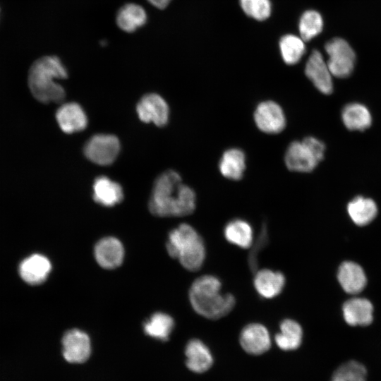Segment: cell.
Masks as SVG:
<instances>
[{
	"label": "cell",
	"instance_id": "33",
	"mask_svg": "<svg viewBox=\"0 0 381 381\" xmlns=\"http://www.w3.org/2000/svg\"><path fill=\"white\" fill-rule=\"evenodd\" d=\"M147 1L153 6L159 9H163L166 8L171 1V0H147Z\"/></svg>",
	"mask_w": 381,
	"mask_h": 381
},
{
	"label": "cell",
	"instance_id": "17",
	"mask_svg": "<svg viewBox=\"0 0 381 381\" xmlns=\"http://www.w3.org/2000/svg\"><path fill=\"white\" fill-rule=\"evenodd\" d=\"M253 284L261 297L272 298L282 292L285 285V277L280 272L263 269L255 272Z\"/></svg>",
	"mask_w": 381,
	"mask_h": 381
},
{
	"label": "cell",
	"instance_id": "13",
	"mask_svg": "<svg viewBox=\"0 0 381 381\" xmlns=\"http://www.w3.org/2000/svg\"><path fill=\"white\" fill-rule=\"evenodd\" d=\"M56 119L60 128L68 134L81 131L87 125L85 112L75 102L61 104L56 112Z\"/></svg>",
	"mask_w": 381,
	"mask_h": 381
},
{
	"label": "cell",
	"instance_id": "27",
	"mask_svg": "<svg viewBox=\"0 0 381 381\" xmlns=\"http://www.w3.org/2000/svg\"><path fill=\"white\" fill-rule=\"evenodd\" d=\"M174 326L173 318L163 313H156L144 322L143 329L147 335L166 341Z\"/></svg>",
	"mask_w": 381,
	"mask_h": 381
},
{
	"label": "cell",
	"instance_id": "30",
	"mask_svg": "<svg viewBox=\"0 0 381 381\" xmlns=\"http://www.w3.org/2000/svg\"><path fill=\"white\" fill-rule=\"evenodd\" d=\"M331 381H367V370L358 361H347L337 368Z\"/></svg>",
	"mask_w": 381,
	"mask_h": 381
},
{
	"label": "cell",
	"instance_id": "22",
	"mask_svg": "<svg viewBox=\"0 0 381 381\" xmlns=\"http://www.w3.org/2000/svg\"><path fill=\"white\" fill-rule=\"evenodd\" d=\"M219 169L222 176L229 179H241L246 169L244 152L237 148L227 150L222 155Z\"/></svg>",
	"mask_w": 381,
	"mask_h": 381
},
{
	"label": "cell",
	"instance_id": "28",
	"mask_svg": "<svg viewBox=\"0 0 381 381\" xmlns=\"http://www.w3.org/2000/svg\"><path fill=\"white\" fill-rule=\"evenodd\" d=\"M284 61L289 65L298 63L306 52L304 41L294 35H286L279 42Z\"/></svg>",
	"mask_w": 381,
	"mask_h": 381
},
{
	"label": "cell",
	"instance_id": "1",
	"mask_svg": "<svg viewBox=\"0 0 381 381\" xmlns=\"http://www.w3.org/2000/svg\"><path fill=\"white\" fill-rule=\"evenodd\" d=\"M195 193L180 175L167 170L155 179L149 200L150 212L159 217H183L195 209Z\"/></svg>",
	"mask_w": 381,
	"mask_h": 381
},
{
	"label": "cell",
	"instance_id": "20",
	"mask_svg": "<svg viewBox=\"0 0 381 381\" xmlns=\"http://www.w3.org/2000/svg\"><path fill=\"white\" fill-rule=\"evenodd\" d=\"M186 363L189 370L202 373L212 365L213 358L207 346L200 339H193L186 346Z\"/></svg>",
	"mask_w": 381,
	"mask_h": 381
},
{
	"label": "cell",
	"instance_id": "18",
	"mask_svg": "<svg viewBox=\"0 0 381 381\" xmlns=\"http://www.w3.org/2000/svg\"><path fill=\"white\" fill-rule=\"evenodd\" d=\"M52 269L49 260L44 255L35 254L25 259L20 265L22 279L30 284L44 282Z\"/></svg>",
	"mask_w": 381,
	"mask_h": 381
},
{
	"label": "cell",
	"instance_id": "6",
	"mask_svg": "<svg viewBox=\"0 0 381 381\" xmlns=\"http://www.w3.org/2000/svg\"><path fill=\"white\" fill-rule=\"evenodd\" d=\"M325 50L328 55L327 64L332 75L344 78L352 73L356 55L346 40L332 39L325 44Z\"/></svg>",
	"mask_w": 381,
	"mask_h": 381
},
{
	"label": "cell",
	"instance_id": "25",
	"mask_svg": "<svg viewBox=\"0 0 381 381\" xmlns=\"http://www.w3.org/2000/svg\"><path fill=\"white\" fill-rule=\"evenodd\" d=\"M347 211L352 221L358 226H365L376 217L377 207L370 198L357 196L349 202Z\"/></svg>",
	"mask_w": 381,
	"mask_h": 381
},
{
	"label": "cell",
	"instance_id": "4",
	"mask_svg": "<svg viewBox=\"0 0 381 381\" xmlns=\"http://www.w3.org/2000/svg\"><path fill=\"white\" fill-rule=\"evenodd\" d=\"M169 255L178 259L189 271H197L205 259V246L202 237L188 224H181L169 234L167 241Z\"/></svg>",
	"mask_w": 381,
	"mask_h": 381
},
{
	"label": "cell",
	"instance_id": "5",
	"mask_svg": "<svg viewBox=\"0 0 381 381\" xmlns=\"http://www.w3.org/2000/svg\"><path fill=\"white\" fill-rule=\"evenodd\" d=\"M325 144L314 137L292 142L285 153V164L293 171L310 172L323 159Z\"/></svg>",
	"mask_w": 381,
	"mask_h": 381
},
{
	"label": "cell",
	"instance_id": "9",
	"mask_svg": "<svg viewBox=\"0 0 381 381\" xmlns=\"http://www.w3.org/2000/svg\"><path fill=\"white\" fill-rule=\"evenodd\" d=\"M91 345L88 335L73 329L67 331L62 338V353L69 363H82L90 356Z\"/></svg>",
	"mask_w": 381,
	"mask_h": 381
},
{
	"label": "cell",
	"instance_id": "16",
	"mask_svg": "<svg viewBox=\"0 0 381 381\" xmlns=\"http://www.w3.org/2000/svg\"><path fill=\"white\" fill-rule=\"evenodd\" d=\"M337 279L342 289L349 294H358L365 288L367 279L363 268L351 261L342 262L337 272Z\"/></svg>",
	"mask_w": 381,
	"mask_h": 381
},
{
	"label": "cell",
	"instance_id": "2",
	"mask_svg": "<svg viewBox=\"0 0 381 381\" xmlns=\"http://www.w3.org/2000/svg\"><path fill=\"white\" fill-rule=\"evenodd\" d=\"M68 76L66 67L56 56H44L31 65L28 75V83L33 97L42 103H60L66 92L56 81Z\"/></svg>",
	"mask_w": 381,
	"mask_h": 381
},
{
	"label": "cell",
	"instance_id": "19",
	"mask_svg": "<svg viewBox=\"0 0 381 381\" xmlns=\"http://www.w3.org/2000/svg\"><path fill=\"white\" fill-rule=\"evenodd\" d=\"M94 200L105 207H111L121 202L123 198L120 184L105 176L96 178L92 186Z\"/></svg>",
	"mask_w": 381,
	"mask_h": 381
},
{
	"label": "cell",
	"instance_id": "24",
	"mask_svg": "<svg viewBox=\"0 0 381 381\" xmlns=\"http://www.w3.org/2000/svg\"><path fill=\"white\" fill-rule=\"evenodd\" d=\"M280 332L275 335L277 346L284 351L298 349L302 342L303 330L295 320L285 319L280 323Z\"/></svg>",
	"mask_w": 381,
	"mask_h": 381
},
{
	"label": "cell",
	"instance_id": "29",
	"mask_svg": "<svg viewBox=\"0 0 381 381\" xmlns=\"http://www.w3.org/2000/svg\"><path fill=\"white\" fill-rule=\"evenodd\" d=\"M323 28V20L316 11H306L301 16L298 29L301 39L309 41L319 35Z\"/></svg>",
	"mask_w": 381,
	"mask_h": 381
},
{
	"label": "cell",
	"instance_id": "10",
	"mask_svg": "<svg viewBox=\"0 0 381 381\" xmlns=\"http://www.w3.org/2000/svg\"><path fill=\"white\" fill-rule=\"evenodd\" d=\"M254 120L258 128L266 133H278L286 126V117L282 107L273 101L260 103L254 112Z\"/></svg>",
	"mask_w": 381,
	"mask_h": 381
},
{
	"label": "cell",
	"instance_id": "31",
	"mask_svg": "<svg viewBox=\"0 0 381 381\" xmlns=\"http://www.w3.org/2000/svg\"><path fill=\"white\" fill-rule=\"evenodd\" d=\"M240 4L246 15L258 20L268 18L272 11L270 0H240Z\"/></svg>",
	"mask_w": 381,
	"mask_h": 381
},
{
	"label": "cell",
	"instance_id": "12",
	"mask_svg": "<svg viewBox=\"0 0 381 381\" xmlns=\"http://www.w3.org/2000/svg\"><path fill=\"white\" fill-rule=\"evenodd\" d=\"M239 340L243 350L253 355L264 353L271 346L269 332L260 323H250L244 327Z\"/></svg>",
	"mask_w": 381,
	"mask_h": 381
},
{
	"label": "cell",
	"instance_id": "14",
	"mask_svg": "<svg viewBox=\"0 0 381 381\" xmlns=\"http://www.w3.org/2000/svg\"><path fill=\"white\" fill-rule=\"evenodd\" d=\"M123 255L122 243L116 238H104L95 245V259L98 264L105 269L119 267L122 263Z\"/></svg>",
	"mask_w": 381,
	"mask_h": 381
},
{
	"label": "cell",
	"instance_id": "21",
	"mask_svg": "<svg viewBox=\"0 0 381 381\" xmlns=\"http://www.w3.org/2000/svg\"><path fill=\"white\" fill-rule=\"evenodd\" d=\"M147 21L145 10L134 3H128L120 8L116 16L118 27L124 32H133L143 26Z\"/></svg>",
	"mask_w": 381,
	"mask_h": 381
},
{
	"label": "cell",
	"instance_id": "32",
	"mask_svg": "<svg viewBox=\"0 0 381 381\" xmlns=\"http://www.w3.org/2000/svg\"><path fill=\"white\" fill-rule=\"evenodd\" d=\"M268 242V232L266 224L262 225L260 232L255 243L250 250L248 257V265L252 272H255L258 269V255Z\"/></svg>",
	"mask_w": 381,
	"mask_h": 381
},
{
	"label": "cell",
	"instance_id": "3",
	"mask_svg": "<svg viewBox=\"0 0 381 381\" xmlns=\"http://www.w3.org/2000/svg\"><path fill=\"white\" fill-rule=\"evenodd\" d=\"M220 280L212 275H203L190 286L189 299L194 310L206 318L217 320L226 315L234 307L235 298L221 292Z\"/></svg>",
	"mask_w": 381,
	"mask_h": 381
},
{
	"label": "cell",
	"instance_id": "8",
	"mask_svg": "<svg viewBox=\"0 0 381 381\" xmlns=\"http://www.w3.org/2000/svg\"><path fill=\"white\" fill-rule=\"evenodd\" d=\"M136 111L143 122L153 123L159 127L165 126L169 120L167 103L155 93L143 95L137 104Z\"/></svg>",
	"mask_w": 381,
	"mask_h": 381
},
{
	"label": "cell",
	"instance_id": "26",
	"mask_svg": "<svg viewBox=\"0 0 381 381\" xmlns=\"http://www.w3.org/2000/svg\"><path fill=\"white\" fill-rule=\"evenodd\" d=\"M224 234L227 241L240 248H248L253 244V229L245 220L235 219L229 222L224 227Z\"/></svg>",
	"mask_w": 381,
	"mask_h": 381
},
{
	"label": "cell",
	"instance_id": "15",
	"mask_svg": "<svg viewBox=\"0 0 381 381\" xmlns=\"http://www.w3.org/2000/svg\"><path fill=\"white\" fill-rule=\"evenodd\" d=\"M344 320L351 326H365L373 319V306L363 298H353L346 301L342 307Z\"/></svg>",
	"mask_w": 381,
	"mask_h": 381
},
{
	"label": "cell",
	"instance_id": "23",
	"mask_svg": "<svg viewBox=\"0 0 381 381\" xmlns=\"http://www.w3.org/2000/svg\"><path fill=\"white\" fill-rule=\"evenodd\" d=\"M341 118L345 126L351 131H365L372 122L369 110L359 103L346 104L342 109Z\"/></svg>",
	"mask_w": 381,
	"mask_h": 381
},
{
	"label": "cell",
	"instance_id": "7",
	"mask_svg": "<svg viewBox=\"0 0 381 381\" xmlns=\"http://www.w3.org/2000/svg\"><path fill=\"white\" fill-rule=\"evenodd\" d=\"M120 143L116 136L110 134H97L85 143L83 152L92 162L106 166L111 164L120 152Z\"/></svg>",
	"mask_w": 381,
	"mask_h": 381
},
{
	"label": "cell",
	"instance_id": "11",
	"mask_svg": "<svg viewBox=\"0 0 381 381\" xmlns=\"http://www.w3.org/2000/svg\"><path fill=\"white\" fill-rule=\"evenodd\" d=\"M305 73L320 92L325 95L332 92V75L319 51L312 52L306 64Z\"/></svg>",
	"mask_w": 381,
	"mask_h": 381
}]
</instances>
